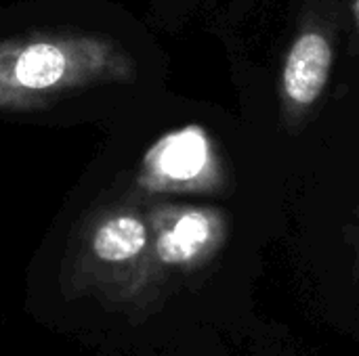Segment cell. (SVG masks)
<instances>
[{"label":"cell","mask_w":359,"mask_h":356,"mask_svg":"<svg viewBox=\"0 0 359 356\" xmlns=\"http://www.w3.org/2000/svg\"><path fill=\"white\" fill-rule=\"evenodd\" d=\"M137 80V61L109 34L40 29L0 40V109L34 111L63 97Z\"/></svg>","instance_id":"1"},{"label":"cell","mask_w":359,"mask_h":356,"mask_svg":"<svg viewBox=\"0 0 359 356\" xmlns=\"http://www.w3.org/2000/svg\"><path fill=\"white\" fill-rule=\"evenodd\" d=\"M229 172L223 155L202 126L189 124L158 138L145 153L137 185L149 195L223 193Z\"/></svg>","instance_id":"2"},{"label":"cell","mask_w":359,"mask_h":356,"mask_svg":"<svg viewBox=\"0 0 359 356\" xmlns=\"http://www.w3.org/2000/svg\"><path fill=\"white\" fill-rule=\"evenodd\" d=\"M151 225V258L175 271L208 264L229 239V214L215 206L156 204L147 208Z\"/></svg>","instance_id":"3"},{"label":"cell","mask_w":359,"mask_h":356,"mask_svg":"<svg viewBox=\"0 0 359 356\" xmlns=\"http://www.w3.org/2000/svg\"><path fill=\"white\" fill-rule=\"evenodd\" d=\"M334 65L332 34L322 21L307 19L288 46L280 73V115L286 128H299L320 103Z\"/></svg>","instance_id":"4"},{"label":"cell","mask_w":359,"mask_h":356,"mask_svg":"<svg viewBox=\"0 0 359 356\" xmlns=\"http://www.w3.org/2000/svg\"><path fill=\"white\" fill-rule=\"evenodd\" d=\"M151 225L145 208L118 204L99 214L90 229V254L109 266L133 264L149 254Z\"/></svg>","instance_id":"5"},{"label":"cell","mask_w":359,"mask_h":356,"mask_svg":"<svg viewBox=\"0 0 359 356\" xmlns=\"http://www.w3.org/2000/svg\"><path fill=\"white\" fill-rule=\"evenodd\" d=\"M353 17H355V25L359 27V0H353Z\"/></svg>","instance_id":"6"}]
</instances>
